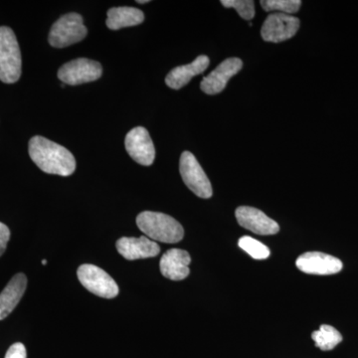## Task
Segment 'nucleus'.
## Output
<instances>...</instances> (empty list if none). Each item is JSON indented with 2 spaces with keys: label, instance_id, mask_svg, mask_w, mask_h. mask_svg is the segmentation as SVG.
<instances>
[{
  "label": "nucleus",
  "instance_id": "9b49d317",
  "mask_svg": "<svg viewBox=\"0 0 358 358\" xmlns=\"http://www.w3.org/2000/svg\"><path fill=\"white\" fill-rule=\"evenodd\" d=\"M243 62L239 58H228L212 71L208 76L204 77L200 88L207 95H216L226 88L228 81L241 71Z\"/></svg>",
  "mask_w": 358,
  "mask_h": 358
},
{
  "label": "nucleus",
  "instance_id": "7ed1b4c3",
  "mask_svg": "<svg viewBox=\"0 0 358 358\" xmlns=\"http://www.w3.org/2000/svg\"><path fill=\"white\" fill-rule=\"evenodd\" d=\"M22 59L20 44L11 28L0 27V81L13 84L20 80Z\"/></svg>",
  "mask_w": 358,
  "mask_h": 358
},
{
  "label": "nucleus",
  "instance_id": "4be33fe9",
  "mask_svg": "<svg viewBox=\"0 0 358 358\" xmlns=\"http://www.w3.org/2000/svg\"><path fill=\"white\" fill-rule=\"evenodd\" d=\"M6 358H27L24 345L21 343H16L7 350Z\"/></svg>",
  "mask_w": 358,
  "mask_h": 358
},
{
  "label": "nucleus",
  "instance_id": "0eeeda50",
  "mask_svg": "<svg viewBox=\"0 0 358 358\" xmlns=\"http://www.w3.org/2000/svg\"><path fill=\"white\" fill-rule=\"evenodd\" d=\"M100 63L91 59L79 58L66 63L58 71V78L63 84L76 86L96 81L102 77Z\"/></svg>",
  "mask_w": 358,
  "mask_h": 358
},
{
  "label": "nucleus",
  "instance_id": "dca6fc26",
  "mask_svg": "<svg viewBox=\"0 0 358 358\" xmlns=\"http://www.w3.org/2000/svg\"><path fill=\"white\" fill-rule=\"evenodd\" d=\"M27 287V278L24 274L14 275L0 294V320L6 319L18 305Z\"/></svg>",
  "mask_w": 358,
  "mask_h": 358
},
{
  "label": "nucleus",
  "instance_id": "6ab92c4d",
  "mask_svg": "<svg viewBox=\"0 0 358 358\" xmlns=\"http://www.w3.org/2000/svg\"><path fill=\"white\" fill-rule=\"evenodd\" d=\"M240 248L243 249L245 252L256 260H265L270 256V249L266 245L261 243L258 240L249 236L240 238L238 242Z\"/></svg>",
  "mask_w": 358,
  "mask_h": 358
},
{
  "label": "nucleus",
  "instance_id": "a211bd4d",
  "mask_svg": "<svg viewBox=\"0 0 358 358\" xmlns=\"http://www.w3.org/2000/svg\"><path fill=\"white\" fill-rule=\"evenodd\" d=\"M312 338L315 341V346L324 352L334 350L343 341V336L339 334L338 329L329 324H322L319 331H313Z\"/></svg>",
  "mask_w": 358,
  "mask_h": 358
},
{
  "label": "nucleus",
  "instance_id": "39448f33",
  "mask_svg": "<svg viewBox=\"0 0 358 358\" xmlns=\"http://www.w3.org/2000/svg\"><path fill=\"white\" fill-rule=\"evenodd\" d=\"M179 171L183 182L195 195L200 199H210L213 194L210 180L192 152H185L181 155Z\"/></svg>",
  "mask_w": 358,
  "mask_h": 358
},
{
  "label": "nucleus",
  "instance_id": "1a4fd4ad",
  "mask_svg": "<svg viewBox=\"0 0 358 358\" xmlns=\"http://www.w3.org/2000/svg\"><path fill=\"white\" fill-rule=\"evenodd\" d=\"M129 157L141 166H150L154 164L155 148L148 129L136 127L129 131L124 140Z\"/></svg>",
  "mask_w": 358,
  "mask_h": 358
},
{
  "label": "nucleus",
  "instance_id": "423d86ee",
  "mask_svg": "<svg viewBox=\"0 0 358 358\" xmlns=\"http://www.w3.org/2000/svg\"><path fill=\"white\" fill-rule=\"evenodd\" d=\"M78 279L85 288L96 296L103 299H114L119 294L117 282L103 268L91 264L80 266Z\"/></svg>",
  "mask_w": 358,
  "mask_h": 358
},
{
  "label": "nucleus",
  "instance_id": "393cba45",
  "mask_svg": "<svg viewBox=\"0 0 358 358\" xmlns=\"http://www.w3.org/2000/svg\"><path fill=\"white\" fill-rule=\"evenodd\" d=\"M42 264H43V265H46L47 261L45 260V259H44V260H42Z\"/></svg>",
  "mask_w": 358,
  "mask_h": 358
},
{
  "label": "nucleus",
  "instance_id": "5701e85b",
  "mask_svg": "<svg viewBox=\"0 0 358 358\" xmlns=\"http://www.w3.org/2000/svg\"><path fill=\"white\" fill-rule=\"evenodd\" d=\"M9 239H10V230L6 224L0 222V256L6 252Z\"/></svg>",
  "mask_w": 358,
  "mask_h": 358
},
{
  "label": "nucleus",
  "instance_id": "f8f14e48",
  "mask_svg": "<svg viewBox=\"0 0 358 358\" xmlns=\"http://www.w3.org/2000/svg\"><path fill=\"white\" fill-rule=\"evenodd\" d=\"M235 215L240 226L255 234L275 235L280 231L279 224L254 207H238Z\"/></svg>",
  "mask_w": 358,
  "mask_h": 358
},
{
  "label": "nucleus",
  "instance_id": "ddd939ff",
  "mask_svg": "<svg viewBox=\"0 0 358 358\" xmlns=\"http://www.w3.org/2000/svg\"><path fill=\"white\" fill-rule=\"evenodd\" d=\"M192 257L188 252L181 249H171L164 254L159 268L162 275L173 281H181L189 275Z\"/></svg>",
  "mask_w": 358,
  "mask_h": 358
},
{
  "label": "nucleus",
  "instance_id": "f3484780",
  "mask_svg": "<svg viewBox=\"0 0 358 358\" xmlns=\"http://www.w3.org/2000/svg\"><path fill=\"white\" fill-rule=\"evenodd\" d=\"M107 15L106 24L110 30L140 25L145 21V14L136 7H113L108 11Z\"/></svg>",
  "mask_w": 358,
  "mask_h": 358
},
{
  "label": "nucleus",
  "instance_id": "6e6552de",
  "mask_svg": "<svg viewBox=\"0 0 358 358\" xmlns=\"http://www.w3.org/2000/svg\"><path fill=\"white\" fill-rule=\"evenodd\" d=\"M300 28V20L285 13H271L261 29L264 41L280 43L291 39Z\"/></svg>",
  "mask_w": 358,
  "mask_h": 358
},
{
  "label": "nucleus",
  "instance_id": "2eb2a0df",
  "mask_svg": "<svg viewBox=\"0 0 358 358\" xmlns=\"http://www.w3.org/2000/svg\"><path fill=\"white\" fill-rule=\"evenodd\" d=\"M210 60L206 55H200L188 65L178 66L167 74L166 83L169 88L179 90L189 83L190 80L202 74L208 68Z\"/></svg>",
  "mask_w": 358,
  "mask_h": 358
},
{
  "label": "nucleus",
  "instance_id": "f257e3e1",
  "mask_svg": "<svg viewBox=\"0 0 358 358\" xmlns=\"http://www.w3.org/2000/svg\"><path fill=\"white\" fill-rule=\"evenodd\" d=\"M28 150L33 162L45 173L70 176L76 169L74 155L67 148L43 136H33Z\"/></svg>",
  "mask_w": 358,
  "mask_h": 358
},
{
  "label": "nucleus",
  "instance_id": "4468645a",
  "mask_svg": "<svg viewBox=\"0 0 358 358\" xmlns=\"http://www.w3.org/2000/svg\"><path fill=\"white\" fill-rule=\"evenodd\" d=\"M117 249L124 259L129 261L152 258L160 252L159 244L145 236L122 237L117 241Z\"/></svg>",
  "mask_w": 358,
  "mask_h": 358
},
{
  "label": "nucleus",
  "instance_id": "9d476101",
  "mask_svg": "<svg viewBox=\"0 0 358 358\" xmlns=\"http://www.w3.org/2000/svg\"><path fill=\"white\" fill-rule=\"evenodd\" d=\"M296 265L306 274L322 275L338 274L343 267L339 259L320 252L303 254L296 259Z\"/></svg>",
  "mask_w": 358,
  "mask_h": 358
},
{
  "label": "nucleus",
  "instance_id": "b1692460",
  "mask_svg": "<svg viewBox=\"0 0 358 358\" xmlns=\"http://www.w3.org/2000/svg\"><path fill=\"white\" fill-rule=\"evenodd\" d=\"M136 2H138V3H141V4H145V3H148V2H150V1H148V0H143H143H141V1H136Z\"/></svg>",
  "mask_w": 358,
  "mask_h": 358
},
{
  "label": "nucleus",
  "instance_id": "412c9836",
  "mask_svg": "<svg viewBox=\"0 0 358 358\" xmlns=\"http://www.w3.org/2000/svg\"><path fill=\"white\" fill-rule=\"evenodd\" d=\"M221 3L226 8H234L245 20L255 17V4L252 0H222Z\"/></svg>",
  "mask_w": 358,
  "mask_h": 358
},
{
  "label": "nucleus",
  "instance_id": "aec40b11",
  "mask_svg": "<svg viewBox=\"0 0 358 358\" xmlns=\"http://www.w3.org/2000/svg\"><path fill=\"white\" fill-rule=\"evenodd\" d=\"M261 6L266 11H280V13H296L300 10L301 0H262Z\"/></svg>",
  "mask_w": 358,
  "mask_h": 358
},
{
  "label": "nucleus",
  "instance_id": "f03ea898",
  "mask_svg": "<svg viewBox=\"0 0 358 358\" xmlns=\"http://www.w3.org/2000/svg\"><path fill=\"white\" fill-rule=\"evenodd\" d=\"M136 225L152 241L173 244L185 237L181 224L167 214L143 211L136 217Z\"/></svg>",
  "mask_w": 358,
  "mask_h": 358
},
{
  "label": "nucleus",
  "instance_id": "20e7f679",
  "mask_svg": "<svg viewBox=\"0 0 358 358\" xmlns=\"http://www.w3.org/2000/svg\"><path fill=\"white\" fill-rule=\"evenodd\" d=\"M86 26L80 14L71 13L61 16L49 32V43L55 48H65L82 41L87 36Z\"/></svg>",
  "mask_w": 358,
  "mask_h": 358
}]
</instances>
